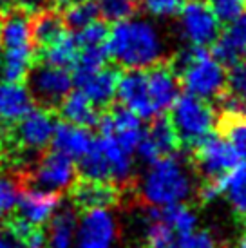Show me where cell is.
<instances>
[{"instance_id":"44dd1931","label":"cell","mask_w":246,"mask_h":248,"mask_svg":"<svg viewBox=\"0 0 246 248\" xmlns=\"http://www.w3.org/2000/svg\"><path fill=\"white\" fill-rule=\"evenodd\" d=\"M60 114L67 124L85 127V129L94 127L100 120L98 107L78 89L71 91L60 102Z\"/></svg>"},{"instance_id":"7bdbcfd3","label":"cell","mask_w":246,"mask_h":248,"mask_svg":"<svg viewBox=\"0 0 246 248\" xmlns=\"http://www.w3.org/2000/svg\"><path fill=\"white\" fill-rule=\"evenodd\" d=\"M15 0H0V15L2 13H7L11 7H13Z\"/></svg>"},{"instance_id":"4fadbf2b","label":"cell","mask_w":246,"mask_h":248,"mask_svg":"<svg viewBox=\"0 0 246 248\" xmlns=\"http://www.w3.org/2000/svg\"><path fill=\"white\" fill-rule=\"evenodd\" d=\"M62 207V198L58 192H49L38 186L28 188L18 196L16 201V219L31 227H46L51 217Z\"/></svg>"},{"instance_id":"30bf717a","label":"cell","mask_w":246,"mask_h":248,"mask_svg":"<svg viewBox=\"0 0 246 248\" xmlns=\"http://www.w3.org/2000/svg\"><path fill=\"white\" fill-rule=\"evenodd\" d=\"M96 125L100 129V134L112 136L129 154L136 152L139 140L143 138L141 118L123 105H116L109 112L100 114V120Z\"/></svg>"},{"instance_id":"8992f818","label":"cell","mask_w":246,"mask_h":248,"mask_svg":"<svg viewBox=\"0 0 246 248\" xmlns=\"http://www.w3.org/2000/svg\"><path fill=\"white\" fill-rule=\"evenodd\" d=\"M179 31L192 46L208 47L221 33V24L203 0H190L179 9Z\"/></svg>"},{"instance_id":"f546056e","label":"cell","mask_w":246,"mask_h":248,"mask_svg":"<svg viewBox=\"0 0 246 248\" xmlns=\"http://www.w3.org/2000/svg\"><path fill=\"white\" fill-rule=\"evenodd\" d=\"M63 20L58 13L44 9L40 13H36L34 22H31V31H33V40L38 42L40 46H46L51 40H55L56 36L62 35L65 31Z\"/></svg>"},{"instance_id":"5bb4252c","label":"cell","mask_w":246,"mask_h":248,"mask_svg":"<svg viewBox=\"0 0 246 248\" xmlns=\"http://www.w3.org/2000/svg\"><path fill=\"white\" fill-rule=\"evenodd\" d=\"M56 122L47 109H31L16 122L15 140L28 151H44L51 145Z\"/></svg>"},{"instance_id":"7402d4cb","label":"cell","mask_w":246,"mask_h":248,"mask_svg":"<svg viewBox=\"0 0 246 248\" xmlns=\"http://www.w3.org/2000/svg\"><path fill=\"white\" fill-rule=\"evenodd\" d=\"M0 46L4 49L33 47V31L28 15L7 11L0 22Z\"/></svg>"},{"instance_id":"f1b7e54d","label":"cell","mask_w":246,"mask_h":248,"mask_svg":"<svg viewBox=\"0 0 246 248\" xmlns=\"http://www.w3.org/2000/svg\"><path fill=\"white\" fill-rule=\"evenodd\" d=\"M215 127L221 136H225L235 152L239 154L241 161H246V116H215Z\"/></svg>"},{"instance_id":"f35d334b","label":"cell","mask_w":246,"mask_h":248,"mask_svg":"<svg viewBox=\"0 0 246 248\" xmlns=\"http://www.w3.org/2000/svg\"><path fill=\"white\" fill-rule=\"evenodd\" d=\"M179 248H221L217 239L206 230H198L194 228L186 234L178 235Z\"/></svg>"},{"instance_id":"7a4b0ae2","label":"cell","mask_w":246,"mask_h":248,"mask_svg":"<svg viewBox=\"0 0 246 248\" xmlns=\"http://www.w3.org/2000/svg\"><path fill=\"white\" fill-rule=\"evenodd\" d=\"M141 194L152 207L181 203L190 196V179L183 161L174 154L151 163Z\"/></svg>"},{"instance_id":"4316f807","label":"cell","mask_w":246,"mask_h":248,"mask_svg":"<svg viewBox=\"0 0 246 248\" xmlns=\"http://www.w3.org/2000/svg\"><path fill=\"white\" fill-rule=\"evenodd\" d=\"M147 216L163 221L167 227H170V230L176 235L186 234L198 227L196 214L181 203H172V205H165V207H152L147 212Z\"/></svg>"},{"instance_id":"83f0119b","label":"cell","mask_w":246,"mask_h":248,"mask_svg":"<svg viewBox=\"0 0 246 248\" xmlns=\"http://www.w3.org/2000/svg\"><path fill=\"white\" fill-rule=\"evenodd\" d=\"M221 194L241 217H246V161H241L230 172L221 176Z\"/></svg>"},{"instance_id":"60d3db41","label":"cell","mask_w":246,"mask_h":248,"mask_svg":"<svg viewBox=\"0 0 246 248\" xmlns=\"http://www.w3.org/2000/svg\"><path fill=\"white\" fill-rule=\"evenodd\" d=\"M0 248H24L20 237L7 227L0 230Z\"/></svg>"},{"instance_id":"603a6c76","label":"cell","mask_w":246,"mask_h":248,"mask_svg":"<svg viewBox=\"0 0 246 248\" xmlns=\"http://www.w3.org/2000/svg\"><path fill=\"white\" fill-rule=\"evenodd\" d=\"M94 140H96V145L100 147V151L103 152L105 159L109 161L110 181L112 183H125V181H129L130 174H132V161H130L132 154H129V152L125 151L112 136L100 134V138H94Z\"/></svg>"},{"instance_id":"b9f144b4","label":"cell","mask_w":246,"mask_h":248,"mask_svg":"<svg viewBox=\"0 0 246 248\" xmlns=\"http://www.w3.org/2000/svg\"><path fill=\"white\" fill-rule=\"evenodd\" d=\"M24 9V13H40L49 6L51 0H15Z\"/></svg>"},{"instance_id":"d6a6232c","label":"cell","mask_w":246,"mask_h":248,"mask_svg":"<svg viewBox=\"0 0 246 248\" xmlns=\"http://www.w3.org/2000/svg\"><path fill=\"white\" fill-rule=\"evenodd\" d=\"M147 248H179L178 235L163 221L147 216Z\"/></svg>"},{"instance_id":"ffe728a7","label":"cell","mask_w":246,"mask_h":248,"mask_svg":"<svg viewBox=\"0 0 246 248\" xmlns=\"http://www.w3.org/2000/svg\"><path fill=\"white\" fill-rule=\"evenodd\" d=\"M33 96L26 85L0 82V125L16 124L33 109Z\"/></svg>"},{"instance_id":"484cf974","label":"cell","mask_w":246,"mask_h":248,"mask_svg":"<svg viewBox=\"0 0 246 248\" xmlns=\"http://www.w3.org/2000/svg\"><path fill=\"white\" fill-rule=\"evenodd\" d=\"M42 47H44V53H42L44 63L56 65V67H65V69L75 65L78 53H80V46H78L76 36L67 33V31H63L62 35L56 36L55 40H51Z\"/></svg>"},{"instance_id":"d590c367","label":"cell","mask_w":246,"mask_h":248,"mask_svg":"<svg viewBox=\"0 0 246 248\" xmlns=\"http://www.w3.org/2000/svg\"><path fill=\"white\" fill-rule=\"evenodd\" d=\"M214 16L221 26H228L246 11V0H208Z\"/></svg>"},{"instance_id":"ab89813d","label":"cell","mask_w":246,"mask_h":248,"mask_svg":"<svg viewBox=\"0 0 246 248\" xmlns=\"http://www.w3.org/2000/svg\"><path fill=\"white\" fill-rule=\"evenodd\" d=\"M141 4L156 16H174L179 13L183 0H141Z\"/></svg>"},{"instance_id":"ee69618b","label":"cell","mask_w":246,"mask_h":248,"mask_svg":"<svg viewBox=\"0 0 246 248\" xmlns=\"http://www.w3.org/2000/svg\"><path fill=\"white\" fill-rule=\"evenodd\" d=\"M51 2H55V4H58V6H69V4H73V2H76V0H51Z\"/></svg>"},{"instance_id":"277c9868","label":"cell","mask_w":246,"mask_h":248,"mask_svg":"<svg viewBox=\"0 0 246 248\" xmlns=\"http://www.w3.org/2000/svg\"><path fill=\"white\" fill-rule=\"evenodd\" d=\"M179 85L201 100H214L226 87V67L206 47L194 46L190 62L178 75Z\"/></svg>"},{"instance_id":"4dcf8cb0","label":"cell","mask_w":246,"mask_h":248,"mask_svg":"<svg viewBox=\"0 0 246 248\" xmlns=\"http://www.w3.org/2000/svg\"><path fill=\"white\" fill-rule=\"evenodd\" d=\"M98 16H100V7L96 0H76L73 4L65 6L62 20H63V26L78 31L83 26L96 20Z\"/></svg>"},{"instance_id":"e575fe53","label":"cell","mask_w":246,"mask_h":248,"mask_svg":"<svg viewBox=\"0 0 246 248\" xmlns=\"http://www.w3.org/2000/svg\"><path fill=\"white\" fill-rule=\"evenodd\" d=\"M109 31L110 28L107 26V22L96 18L91 24L83 26L82 29H78V35H76L78 46H80V49L92 47V46H105V42L109 38Z\"/></svg>"},{"instance_id":"2e32d148","label":"cell","mask_w":246,"mask_h":248,"mask_svg":"<svg viewBox=\"0 0 246 248\" xmlns=\"http://www.w3.org/2000/svg\"><path fill=\"white\" fill-rule=\"evenodd\" d=\"M246 55V11L237 20L221 29L219 36L212 44V56L225 67H232L245 60Z\"/></svg>"},{"instance_id":"d6986e66","label":"cell","mask_w":246,"mask_h":248,"mask_svg":"<svg viewBox=\"0 0 246 248\" xmlns=\"http://www.w3.org/2000/svg\"><path fill=\"white\" fill-rule=\"evenodd\" d=\"M120 192L112 183L83 179L73 186V201L78 208H109L118 203Z\"/></svg>"},{"instance_id":"ba28073f","label":"cell","mask_w":246,"mask_h":248,"mask_svg":"<svg viewBox=\"0 0 246 248\" xmlns=\"http://www.w3.org/2000/svg\"><path fill=\"white\" fill-rule=\"evenodd\" d=\"M118 227L109 208H89L78 219L75 234L76 248H112Z\"/></svg>"},{"instance_id":"ac0fdd59","label":"cell","mask_w":246,"mask_h":248,"mask_svg":"<svg viewBox=\"0 0 246 248\" xmlns=\"http://www.w3.org/2000/svg\"><path fill=\"white\" fill-rule=\"evenodd\" d=\"M92 141H94V138L89 132V129L67 124V122L56 124L53 138H51L53 151L60 152V154L75 159V161L83 158L89 152V149L92 147Z\"/></svg>"},{"instance_id":"8fae6325","label":"cell","mask_w":246,"mask_h":248,"mask_svg":"<svg viewBox=\"0 0 246 248\" xmlns=\"http://www.w3.org/2000/svg\"><path fill=\"white\" fill-rule=\"evenodd\" d=\"M152 124L149 127L147 134H143V138L139 140V143L136 147L138 156L147 161L149 165L157 161L159 158L176 154L179 149V140L178 134L174 131V127L170 124V118L161 114H156L151 118Z\"/></svg>"},{"instance_id":"c3c4849f","label":"cell","mask_w":246,"mask_h":248,"mask_svg":"<svg viewBox=\"0 0 246 248\" xmlns=\"http://www.w3.org/2000/svg\"><path fill=\"white\" fill-rule=\"evenodd\" d=\"M0 47H2V46H0Z\"/></svg>"},{"instance_id":"836d02e7","label":"cell","mask_w":246,"mask_h":248,"mask_svg":"<svg viewBox=\"0 0 246 248\" xmlns=\"http://www.w3.org/2000/svg\"><path fill=\"white\" fill-rule=\"evenodd\" d=\"M109 62V53L105 46H92V47H82L75 62V75L78 73H91L105 67Z\"/></svg>"},{"instance_id":"d4e9b609","label":"cell","mask_w":246,"mask_h":248,"mask_svg":"<svg viewBox=\"0 0 246 248\" xmlns=\"http://www.w3.org/2000/svg\"><path fill=\"white\" fill-rule=\"evenodd\" d=\"M78 216L73 208H58L51 217L47 230V243L51 248H71L75 245Z\"/></svg>"},{"instance_id":"e0dca14e","label":"cell","mask_w":246,"mask_h":248,"mask_svg":"<svg viewBox=\"0 0 246 248\" xmlns=\"http://www.w3.org/2000/svg\"><path fill=\"white\" fill-rule=\"evenodd\" d=\"M147 75V87H149V96L154 105L157 114H161L174 104V100L179 96V80L178 76L172 73L169 67L167 58L159 63L145 69Z\"/></svg>"},{"instance_id":"cb8c5ba5","label":"cell","mask_w":246,"mask_h":248,"mask_svg":"<svg viewBox=\"0 0 246 248\" xmlns=\"http://www.w3.org/2000/svg\"><path fill=\"white\" fill-rule=\"evenodd\" d=\"M33 69V47L4 49L0 56V78L2 82L22 83Z\"/></svg>"},{"instance_id":"7c38bea8","label":"cell","mask_w":246,"mask_h":248,"mask_svg":"<svg viewBox=\"0 0 246 248\" xmlns=\"http://www.w3.org/2000/svg\"><path fill=\"white\" fill-rule=\"evenodd\" d=\"M116 98L120 105L132 110L141 120H151L157 114L149 96L145 69H127L123 75H120Z\"/></svg>"},{"instance_id":"bcb514c9","label":"cell","mask_w":246,"mask_h":248,"mask_svg":"<svg viewBox=\"0 0 246 248\" xmlns=\"http://www.w3.org/2000/svg\"><path fill=\"white\" fill-rule=\"evenodd\" d=\"M44 248H51V247H44Z\"/></svg>"},{"instance_id":"1f68e13d","label":"cell","mask_w":246,"mask_h":248,"mask_svg":"<svg viewBox=\"0 0 246 248\" xmlns=\"http://www.w3.org/2000/svg\"><path fill=\"white\" fill-rule=\"evenodd\" d=\"M96 2L100 7V15H103V18L110 22L130 18L141 9V0H96Z\"/></svg>"},{"instance_id":"6da1fadb","label":"cell","mask_w":246,"mask_h":248,"mask_svg":"<svg viewBox=\"0 0 246 248\" xmlns=\"http://www.w3.org/2000/svg\"><path fill=\"white\" fill-rule=\"evenodd\" d=\"M105 47L109 58L123 69H149L167 58L156 28L134 16L114 24Z\"/></svg>"},{"instance_id":"9a60e30c","label":"cell","mask_w":246,"mask_h":248,"mask_svg":"<svg viewBox=\"0 0 246 248\" xmlns=\"http://www.w3.org/2000/svg\"><path fill=\"white\" fill-rule=\"evenodd\" d=\"M120 73L105 65L98 71L78 73L73 76L78 91L89 98L96 107H105L116 98V85Z\"/></svg>"},{"instance_id":"9c48e42d","label":"cell","mask_w":246,"mask_h":248,"mask_svg":"<svg viewBox=\"0 0 246 248\" xmlns=\"http://www.w3.org/2000/svg\"><path fill=\"white\" fill-rule=\"evenodd\" d=\"M31 179L34 186L60 194L75 186L78 179V167L75 159L67 158L56 151H51L36 161Z\"/></svg>"},{"instance_id":"f6af8a7d","label":"cell","mask_w":246,"mask_h":248,"mask_svg":"<svg viewBox=\"0 0 246 248\" xmlns=\"http://www.w3.org/2000/svg\"><path fill=\"white\" fill-rule=\"evenodd\" d=\"M237 248H246V232L243 234V237L239 239V245H237Z\"/></svg>"},{"instance_id":"52a82bcc","label":"cell","mask_w":246,"mask_h":248,"mask_svg":"<svg viewBox=\"0 0 246 248\" xmlns=\"http://www.w3.org/2000/svg\"><path fill=\"white\" fill-rule=\"evenodd\" d=\"M29 93L33 100L44 105H60V102L73 91L75 80L65 67L42 63L29 71Z\"/></svg>"},{"instance_id":"5b68a950","label":"cell","mask_w":246,"mask_h":248,"mask_svg":"<svg viewBox=\"0 0 246 248\" xmlns=\"http://www.w3.org/2000/svg\"><path fill=\"white\" fill-rule=\"evenodd\" d=\"M192 156L198 172L206 179L221 178L230 172L237 163H241L239 154L230 145V141L225 136L214 132L205 136L192 149Z\"/></svg>"},{"instance_id":"3957f363","label":"cell","mask_w":246,"mask_h":248,"mask_svg":"<svg viewBox=\"0 0 246 248\" xmlns=\"http://www.w3.org/2000/svg\"><path fill=\"white\" fill-rule=\"evenodd\" d=\"M170 124L178 134L179 145L194 149L201 140L212 132L215 125V114L206 100L184 93L170 105Z\"/></svg>"},{"instance_id":"74e56055","label":"cell","mask_w":246,"mask_h":248,"mask_svg":"<svg viewBox=\"0 0 246 248\" xmlns=\"http://www.w3.org/2000/svg\"><path fill=\"white\" fill-rule=\"evenodd\" d=\"M228 69H230V73H226L225 89L246 104V60L235 63Z\"/></svg>"},{"instance_id":"7dc6e473","label":"cell","mask_w":246,"mask_h":248,"mask_svg":"<svg viewBox=\"0 0 246 248\" xmlns=\"http://www.w3.org/2000/svg\"><path fill=\"white\" fill-rule=\"evenodd\" d=\"M245 60H246V55H245Z\"/></svg>"},{"instance_id":"8d00e7d4","label":"cell","mask_w":246,"mask_h":248,"mask_svg":"<svg viewBox=\"0 0 246 248\" xmlns=\"http://www.w3.org/2000/svg\"><path fill=\"white\" fill-rule=\"evenodd\" d=\"M20 190L13 178L0 176V217H4L7 214H11L16 208Z\"/></svg>"}]
</instances>
